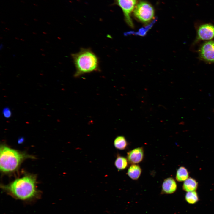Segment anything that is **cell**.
Wrapping results in <instances>:
<instances>
[{
	"label": "cell",
	"instance_id": "obj_1",
	"mask_svg": "<svg viewBox=\"0 0 214 214\" xmlns=\"http://www.w3.org/2000/svg\"><path fill=\"white\" fill-rule=\"evenodd\" d=\"M36 183L35 176L27 175L3 185L2 188L14 197L25 200L33 198L37 194Z\"/></svg>",
	"mask_w": 214,
	"mask_h": 214
},
{
	"label": "cell",
	"instance_id": "obj_2",
	"mask_svg": "<svg viewBox=\"0 0 214 214\" xmlns=\"http://www.w3.org/2000/svg\"><path fill=\"white\" fill-rule=\"evenodd\" d=\"M31 158H33V157L12 149L6 145H1L0 149V170L4 173L14 172L24 159Z\"/></svg>",
	"mask_w": 214,
	"mask_h": 214
},
{
	"label": "cell",
	"instance_id": "obj_3",
	"mask_svg": "<svg viewBox=\"0 0 214 214\" xmlns=\"http://www.w3.org/2000/svg\"><path fill=\"white\" fill-rule=\"evenodd\" d=\"M72 56L76 67L75 77L98 70V58L90 50L82 49L79 52L72 54Z\"/></svg>",
	"mask_w": 214,
	"mask_h": 214
},
{
	"label": "cell",
	"instance_id": "obj_4",
	"mask_svg": "<svg viewBox=\"0 0 214 214\" xmlns=\"http://www.w3.org/2000/svg\"><path fill=\"white\" fill-rule=\"evenodd\" d=\"M155 9L149 2L140 0L137 4L133 11L135 18L144 23L147 24L154 18Z\"/></svg>",
	"mask_w": 214,
	"mask_h": 214
},
{
	"label": "cell",
	"instance_id": "obj_5",
	"mask_svg": "<svg viewBox=\"0 0 214 214\" xmlns=\"http://www.w3.org/2000/svg\"><path fill=\"white\" fill-rule=\"evenodd\" d=\"M138 2V0H114L113 4L121 8L125 21L129 26L132 28L134 26L131 18V14Z\"/></svg>",
	"mask_w": 214,
	"mask_h": 214
},
{
	"label": "cell",
	"instance_id": "obj_6",
	"mask_svg": "<svg viewBox=\"0 0 214 214\" xmlns=\"http://www.w3.org/2000/svg\"><path fill=\"white\" fill-rule=\"evenodd\" d=\"M200 58L209 63H214V40H210L203 43L199 50Z\"/></svg>",
	"mask_w": 214,
	"mask_h": 214
},
{
	"label": "cell",
	"instance_id": "obj_7",
	"mask_svg": "<svg viewBox=\"0 0 214 214\" xmlns=\"http://www.w3.org/2000/svg\"><path fill=\"white\" fill-rule=\"evenodd\" d=\"M214 38V25L211 23H205L200 25L197 30L195 41L210 40Z\"/></svg>",
	"mask_w": 214,
	"mask_h": 214
},
{
	"label": "cell",
	"instance_id": "obj_8",
	"mask_svg": "<svg viewBox=\"0 0 214 214\" xmlns=\"http://www.w3.org/2000/svg\"><path fill=\"white\" fill-rule=\"evenodd\" d=\"M144 150L142 147L134 149L127 153L128 163L132 164H136L141 162L144 157Z\"/></svg>",
	"mask_w": 214,
	"mask_h": 214
},
{
	"label": "cell",
	"instance_id": "obj_9",
	"mask_svg": "<svg viewBox=\"0 0 214 214\" xmlns=\"http://www.w3.org/2000/svg\"><path fill=\"white\" fill-rule=\"evenodd\" d=\"M177 185L175 180L171 177L165 179L162 186L161 193L171 194L175 192Z\"/></svg>",
	"mask_w": 214,
	"mask_h": 214
},
{
	"label": "cell",
	"instance_id": "obj_10",
	"mask_svg": "<svg viewBox=\"0 0 214 214\" xmlns=\"http://www.w3.org/2000/svg\"><path fill=\"white\" fill-rule=\"evenodd\" d=\"M142 170L139 165L136 164H132L129 168L127 174L128 176L134 180H138L140 177Z\"/></svg>",
	"mask_w": 214,
	"mask_h": 214
},
{
	"label": "cell",
	"instance_id": "obj_11",
	"mask_svg": "<svg viewBox=\"0 0 214 214\" xmlns=\"http://www.w3.org/2000/svg\"><path fill=\"white\" fill-rule=\"evenodd\" d=\"M198 186V183L196 180L189 177L184 181L182 188L184 190L187 192L192 191L196 190Z\"/></svg>",
	"mask_w": 214,
	"mask_h": 214
},
{
	"label": "cell",
	"instance_id": "obj_12",
	"mask_svg": "<svg viewBox=\"0 0 214 214\" xmlns=\"http://www.w3.org/2000/svg\"><path fill=\"white\" fill-rule=\"evenodd\" d=\"M189 177L188 171L185 167L181 166L177 170L176 174V179L179 182L184 181Z\"/></svg>",
	"mask_w": 214,
	"mask_h": 214
},
{
	"label": "cell",
	"instance_id": "obj_13",
	"mask_svg": "<svg viewBox=\"0 0 214 214\" xmlns=\"http://www.w3.org/2000/svg\"><path fill=\"white\" fill-rule=\"evenodd\" d=\"M114 144L115 147L119 150H125L128 145V142L124 136H118L114 139Z\"/></svg>",
	"mask_w": 214,
	"mask_h": 214
},
{
	"label": "cell",
	"instance_id": "obj_14",
	"mask_svg": "<svg viewBox=\"0 0 214 214\" xmlns=\"http://www.w3.org/2000/svg\"><path fill=\"white\" fill-rule=\"evenodd\" d=\"M128 161L125 157L118 156L114 162V165L118 171L126 169L128 166Z\"/></svg>",
	"mask_w": 214,
	"mask_h": 214
},
{
	"label": "cell",
	"instance_id": "obj_15",
	"mask_svg": "<svg viewBox=\"0 0 214 214\" xmlns=\"http://www.w3.org/2000/svg\"><path fill=\"white\" fill-rule=\"evenodd\" d=\"M186 201L188 203L193 204L197 202L199 198L197 193L195 191L188 192L185 195Z\"/></svg>",
	"mask_w": 214,
	"mask_h": 214
},
{
	"label": "cell",
	"instance_id": "obj_16",
	"mask_svg": "<svg viewBox=\"0 0 214 214\" xmlns=\"http://www.w3.org/2000/svg\"><path fill=\"white\" fill-rule=\"evenodd\" d=\"M157 18L154 19L152 22L147 26L140 29L139 31L134 33L136 35L140 36H144L146 34L147 31L151 28L153 25L155 23L157 20Z\"/></svg>",
	"mask_w": 214,
	"mask_h": 214
},
{
	"label": "cell",
	"instance_id": "obj_17",
	"mask_svg": "<svg viewBox=\"0 0 214 214\" xmlns=\"http://www.w3.org/2000/svg\"><path fill=\"white\" fill-rule=\"evenodd\" d=\"M2 114L4 117L7 118H10L12 116L11 111L8 107H5L3 109Z\"/></svg>",
	"mask_w": 214,
	"mask_h": 214
},
{
	"label": "cell",
	"instance_id": "obj_18",
	"mask_svg": "<svg viewBox=\"0 0 214 214\" xmlns=\"http://www.w3.org/2000/svg\"><path fill=\"white\" fill-rule=\"evenodd\" d=\"M34 5H35V6H37V5H36L37 4H34Z\"/></svg>",
	"mask_w": 214,
	"mask_h": 214
}]
</instances>
